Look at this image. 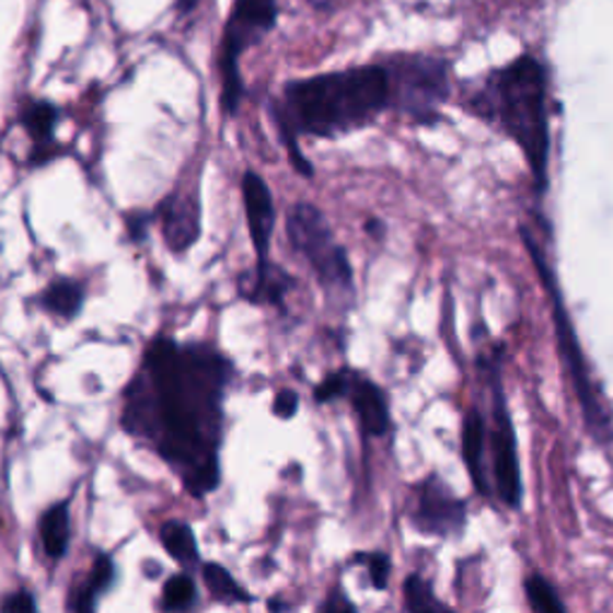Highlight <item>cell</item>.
<instances>
[{"label": "cell", "instance_id": "44dd1931", "mask_svg": "<svg viewBox=\"0 0 613 613\" xmlns=\"http://www.w3.org/2000/svg\"><path fill=\"white\" fill-rule=\"evenodd\" d=\"M197 582L187 570L175 572L163 582L161 606L165 613H185L197 604Z\"/></svg>", "mask_w": 613, "mask_h": 613}, {"label": "cell", "instance_id": "ba28073f", "mask_svg": "<svg viewBox=\"0 0 613 613\" xmlns=\"http://www.w3.org/2000/svg\"><path fill=\"white\" fill-rule=\"evenodd\" d=\"M278 22V0H235L221 36V106L235 115L245 99V82L240 74V58L262 38L274 32Z\"/></svg>", "mask_w": 613, "mask_h": 613}, {"label": "cell", "instance_id": "8fae6325", "mask_svg": "<svg viewBox=\"0 0 613 613\" xmlns=\"http://www.w3.org/2000/svg\"><path fill=\"white\" fill-rule=\"evenodd\" d=\"M242 204H245V216H247V230L252 238L254 254H257V264H268V250H271V238L276 230V204L274 195L268 189L266 181L254 171H247L242 175Z\"/></svg>", "mask_w": 613, "mask_h": 613}, {"label": "cell", "instance_id": "4fadbf2b", "mask_svg": "<svg viewBox=\"0 0 613 613\" xmlns=\"http://www.w3.org/2000/svg\"><path fill=\"white\" fill-rule=\"evenodd\" d=\"M460 455H463L472 487H475V491L482 498H491L494 489L487 463V417L482 415L477 405H470L463 415V427H460Z\"/></svg>", "mask_w": 613, "mask_h": 613}, {"label": "cell", "instance_id": "4dcf8cb0", "mask_svg": "<svg viewBox=\"0 0 613 613\" xmlns=\"http://www.w3.org/2000/svg\"><path fill=\"white\" fill-rule=\"evenodd\" d=\"M268 611H271V613H288L290 604L286 602L284 597H274V599H268Z\"/></svg>", "mask_w": 613, "mask_h": 613}, {"label": "cell", "instance_id": "ac0fdd59", "mask_svg": "<svg viewBox=\"0 0 613 613\" xmlns=\"http://www.w3.org/2000/svg\"><path fill=\"white\" fill-rule=\"evenodd\" d=\"M161 546L165 548L175 564H181L185 570L201 566V552L197 544V534L192 525L183 520H165L159 530Z\"/></svg>", "mask_w": 613, "mask_h": 613}, {"label": "cell", "instance_id": "ffe728a7", "mask_svg": "<svg viewBox=\"0 0 613 613\" xmlns=\"http://www.w3.org/2000/svg\"><path fill=\"white\" fill-rule=\"evenodd\" d=\"M403 602L407 613H458L441 602L439 594L433 592V585L427 578H421L419 572H410L403 580Z\"/></svg>", "mask_w": 613, "mask_h": 613}, {"label": "cell", "instance_id": "f1b7e54d", "mask_svg": "<svg viewBox=\"0 0 613 613\" xmlns=\"http://www.w3.org/2000/svg\"><path fill=\"white\" fill-rule=\"evenodd\" d=\"M153 216L151 211H135V213H127V230H130V238L135 242H144L149 235V228L153 223Z\"/></svg>", "mask_w": 613, "mask_h": 613}, {"label": "cell", "instance_id": "6da1fadb", "mask_svg": "<svg viewBox=\"0 0 613 613\" xmlns=\"http://www.w3.org/2000/svg\"><path fill=\"white\" fill-rule=\"evenodd\" d=\"M233 362L209 343H149L139 374L127 383L120 427L149 441L192 498L221 487L223 401Z\"/></svg>", "mask_w": 613, "mask_h": 613}, {"label": "cell", "instance_id": "30bf717a", "mask_svg": "<svg viewBox=\"0 0 613 613\" xmlns=\"http://www.w3.org/2000/svg\"><path fill=\"white\" fill-rule=\"evenodd\" d=\"M159 223L165 245L175 254H185L189 247L197 245L201 235V201L197 185L177 187L165 197L159 209L153 211Z\"/></svg>", "mask_w": 613, "mask_h": 613}, {"label": "cell", "instance_id": "2e32d148", "mask_svg": "<svg viewBox=\"0 0 613 613\" xmlns=\"http://www.w3.org/2000/svg\"><path fill=\"white\" fill-rule=\"evenodd\" d=\"M36 302L46 314L60 319V322H72L84 307V288L72 278H56L46 290H42Z\"/></svg>", "mask_w": 613, "mask_h": 613}, {"label": "cell", "instance_id": "603a6c76", "mask_svg": "<svg viewBox=\"0 0 613 613\" xmlns=\"http://www.w3.org/2000/svg\"><path fill=\"white\" fill-rule=\"evenodd\" d=\"M350 566H362L369 575V585H372L377 592L389 590L393 560L386 552H355L350 556Z\"/></svg>", "mask_w": 613, "mask_h": 613}, {"label": "cell", "instance_id": "f546056e", "mask_svg": "<svg viewBox=\"0 0 613 613\" xmlns=\"http://www.w3.org/2000/svg\"><path fill=\"white\" fill-rule=\"evenodd\" d=\"M101 594L94 590L92 585L86 580L77 587V594H74V613H96V604H99Z\"/></svg>", "mask_w": 613, "mask_h": 613}, {"label": "cell", "instance_id": "4316f807", "mask_svg": "<svg viewBox=\"0 0 613 613\" xmlns=\"http://www.w3.org/2000/svg\"><path fill=\"white\" fill-rule=\"evenodd\" d=\"M316 613H360V609H357V604L348 597V592L343 590V585H334L328 590L324 602L319 604Z\"/></svg>", "mask_w": 613, "mask_h": 613}, {"label": "cell", "instance_id": "3957f363", "mask_svg": "<svg viewBox=\"0 0 613 613\" xmlns=\"http://www.w3.org/2000/svg\"><path fill=\"white\" fill-rule=\"evenodd\" d=\"M472 118L496 127L528 161L536 195L548 189L552 159V89L548 70L540 58L520 54L465 92L460 101Z\"/></svg>", "mask_w": 613, "mask_h": 613}, {"label": "cell", "instance_id": "7a4b0ae2", "mask_svg": "<svg viewBox=\"0 0 613 613\" xmlns=\"http://www.w3.org/2000/svg\"><path fill=\"white\" fill-rule=\"evenodd\" d=\"M383 111H389V80L379 62L292 80L271 108L292 169L304 177L314 169L300 151V137L336 139L365 130Z\"/></svg>", "mask_w": 613, "mask_h": 613}, {"label": "cell", "instance_id": "9c48e42d", "mask_svg": "<svg viewBox=\"0 0 613 613\" xmlns=\"http://www.w3.org/2000/svg\"><path fill=\"white\" fill-rule=\"evenodd\" d=\"M467 520V501L460 498L437 472H429L413 484L407 522L417 534L437 536V540H458L465 534Z\"/></svg>", "mask_w": 613, "mask_h": 613}, {"label": "cell", "instance_id": "5bb4252c", "mask_svg": "<svg viewBox=\"0 0 613 613\" xmlns=\"http://www.w3.org/2000/svg\"><path fill=\"white\" fill-rule=\"evenodd\" d=\"M240 298L252 304H271V307H286L288 292L296 288V280L278 264H257L252 274L240 276Z\"/></svg>", "mask_w": 613, "mask_h": 613}, {"label": "cell", "instance_id": "e0dca14e", "mask_svg": "<svg viewBox=\"0 0 613 613\" xmlns=\"http://www.w3.org/2000/svg\"><path fill=\"white\" fill-rule=\"evenodd\" d=\"M58 106L50 104V101H27L20 111V123L27 135L32 137L34 149L42 157L44 149L56 147V123H58Z\"/></svg>", "mask_w": 613, "mask_h": 613}, {"label": "cell", "instance_id": "1f68e13d", "mask_svg": "<svg viewBox=\"0 0 613 613\" xmlns=\"http://www.w3.org/2000/svg\"><path fill=\"white\" fill-rule=\"evenodd\" d=\"M197 5H199V0H177V12H181V15H189L192 10H197Z\"/></svg>", "mask_w": 613, "mask_h": 613}, {"label": "cell", "instance_id": "d6986e66", "mask_svg": "<svg viewBox=\"0 0 613 613\" xmlns=\"http://www.w3.org/2000/svg\"><path fill=\"white\" fill-rule=\"evenodd\" d=\"M199 568H201V582L209 590L213 602L225 604V606L254 602V594H250L225 566L213 564V560H201Z\"/></svg>", "mask_w": 613, "mask_h": 613}, {"label": "cell", "instance_id": "277c9868", "mask_svg": "<svg viewBox=\"0 0 613 613\" xmlns=\"http://www.w3.org/2000/svg\"><path fill=\"white\" fill-rule=\"evenodd\" d=\"M520 235H522V242H525L528 254L532 257L536 276H540V280H542L548 304H552V322H554L560 365H564V372L568 377L570 389L575 393V398H578L585 427L597 443H611L613 441V410L606 403V395L602 393V389L597 386V381L592 377V369L585 357L578 331H575V326H572L566 300H564V296H560V288L556 284V274H554L552 264H548L546 250L540 245V242H536L532 230H528L525 225L520 228Z\"/></svg>", "mask_w": 613, "mask_h": 613}, {"label": "cell", "instance_id": "d6a6232c", "mask_svg": "<svg viewBox=\"0 0 613 613\" xmlns=\"http://www.w3.org/2000/svg\"><path fill=\"white\" fill-rule=\"evenodd\" d=\"M367 233H372V235H377V240H381L383 238V223L379 219L367 221Z\"/></svg>", "mask_w": 613, "mask_h": 613}, {"label": "cell", "instance_id": "8992f818", "mask_svg": "<svg viewBox=\"0 0 613 613\" xmlns=\"http://www.w3.org/2000/svg\"><path fill=\"white\" fill-rule=\"evenodd\" d=\"M286 235L290 247L310 264L319 286L328 298H352L355 271L348 252L336 240L328 219L316 204H292L286 216Z\"/></svg>", "mask_w": 613, "mask_h": 613}, {"label": "cell", "instance_id": "484cf974", "mask_svg": "<svg viewBox=\"0 0 613 613\" xmlns=\"http://www.w3.org/2000/svg\"><path fill=\"white\" fill-rule=\"evenodd\" d=\"M0 613H42L36 604V597L20 587V590H12L5 597H0Z\"/></svg>", "mask_w": 613, "mask_h": 613}, {"label": "cell", "instance_id": "52a82bcc", "mask_svg": "<svg viewBox=\"0 0 613 613\" xmlns=\"http://www.w3.org/2000/svg\"><path fill=\"white\" fill-rule=\"evenodd\" d=\"M487 369V381L491 391V415L487 425V455L491 470V489L498 504L518 510L522 506V470L518 453V433L513 415L508 407V395L501 379V348H496L494 357L482 365Z\"/></svg>", "mask_w": 613, "mask_h": 613}, {"label": "cell", "instance_id": "d4e9b609", "mask_svg": "<svg viewBox=\"0 0 613 613\" xmlns=\"http://www.w3.org/2000/svg\"><path fill=\"white\" fill-rule=\"evenodd\" d=\"M115 578H118V568H115V560H113L106 552H99V554L94 556L92 572H89L86 582L92 585L101 597H104L106 592L113 590Z\"/></svg>", "mask_w": 613, "mask_h": 613}, {"label": "cell", "instance_id": "7402d4cb", "mask_svg": "<svg viewBox=\"0 0 613 613\" xmlns=\"http://www.w3.org/2000/svg\"><path fill=\"white\" fill-rule=\"evenodd\" d=\"M522 587H525V597L534 613H568L558 590L540 570L530 572Z\"/></svg>", "mask_w": 613, "mask_h": 613}, {"label": "cell", "instance_id": "cb8c5ba5", "mask_svg": "<svg viewBox=\"0 0 613 613\" xmlns=\"http://www.w3.org/2000/svg\"><path fill=\"white\" fill-rule=\"evenodd\" d=\"M348 377H350V369H338V372L326 374L322 383H316V389L312 393L314 403L326 405L345 398V393H348Z\"/></svg>", "mask_w": 613, "mask_h": 613}, {"label": "cell", "instance_id": "9a60e30c", "mask_svg": "<svg viewBox=\"0 0 613 613\" xmlns=\"http://www.w3.org/2000/svg\"><path fill=\"white\" fill-rule=\"evenodd\" d=\"M70 498L54 504L48 510H44L42 520H38V534H42L44 552L50 560H62L68 556L70 548Z\"/></svg>", "mask_w": 613, "mask_h": 613}, {"label": "cell", "instance_id": "83f0119b", "mask_svg": "<svg viewBox=\"0 0 613 613\" xmlns=\"http://www.w3.org/2000/svg\"><path fill=\"white\" fill-rule=\"evenodd\" d=\"M298 410H300V395H298V391L280 389V391L276 393L274 405H271L274 417L288 421V419H292V417L298 415Z\"/></svg>", "mask_w": 613, "mask_h": 613}, {"label": "cell", "instance_id": "7c38bea8", "mask_svg": "<svg viewBox=\"0 0 613 613\" xmlns=\"http://www.w3.org/2000/svg\"><path fill=\"white\" fill-rule=\"evenodd\" d=\"M345 398L350 401L357 425H360V431L365 437L369 439L389 437L393 429V417H391L386 391H383L377 381L350 369L348 393H345Z\"/></svg>", "mask_w": 613, "mask_h": 613}, {"label": "cell", "instance_id": "5b68a950", "mask_svg": "<svg viewBox=\"0 0 613 613\" xmlns=\"http://www.w3.org/2000/svg\"><path fill=\"white\" fill-rule=\"evenodd\" d=\"M389 80V108L415 125H437L451 96L449 60L429 54H395L383 62Z\"/></svg>", "mask_w": 613, "mask_h": 613}]
</instances>
